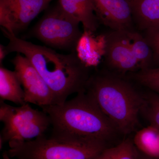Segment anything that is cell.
<instances>
[{
    "label": "cell",
    "instance_id": "1",
    "mask_svg": "<svg viewBox=\"0 0 159 159\" xmlns=\"http://www.w3.org/2000/svg\"><path fill=\"white\" fill-rule=\"evenodd\" d=\"M2 30L9 40L5 46L6 54L16 52L28 58L51 89L54 104H63L71 94L85 91L90 67L82 62L77 51L59 54L51 48L21 39L2 28Z\"/></svg>",
    "mask_w": 159,
    "mask_h": 159
},
{
    "label": "cell",
    "instance_id": "2",
    "mask_svg": "<svg viewBox=\"0 0 159 159\" xmlns=\"http://www.w3.org/2000/svg\"><path fill=\"white\" fill-rule=\"evenodd\" d=\"M125 77L110 71L96 72L90 76L85 91L119 133L128 135L139 126L144 98Z\"/></svg>",
    "mask_w": 159,
    "mask_h": 159
},
{
    "label": "cell",
    "instance_id": "3",
    "mask_svg": "<svg viewBox=\"0 0 159 159\" xmlns=\"http://www.w3.org/2000/svg\"><path fill=\"white\" fill-rule=\"evenodd\" d=\"M61 104L41 107L48 116L53 133L107 142L119 132L85 91Z\"/></svg>",
    "mask_w": 159,
    "mask_h": 159
},
{
    "label": "cell",
    "instance_id": "4",
    "mask_svg": "<svg viewBox=\"0 0 159 159\" xmlns=\"http://www.w3.org/2000/svg\"><path fill=\"white\" fill-rule=\"evenodd\" d=\"M107 142L53 133L34 140L9 142V157L16 159H94L107 148Z\"/></svg>",
    "mask_w": 159,
    "mask_h": 159
},
{
    "label": "cell",
    "instance_id": "5",
    "mask_svg": "<svg viewBox=\"0 0 159 159\" xmlns=\"http://www.w3.org/2000/svg\"><path fill=\"white\" fill-rule=\"evenodd\" d=\"M0 102V120L4 125L1 148L5 142H25L43 136L51 125L47 113L32 108L28 103L14 107Z\"/></svg>",
    "mask_w": 159,
    "mask_h": 159
},
{
    "label": "cell",
    "instance_id": "6",
    "mask_svg": "<svg viewBox=\"0 0 159 159\" xmlns=\"http://www.w3.org/2000/svg\"><path fill=\"white\" fill-rule=\"evenodd\" d=\"M46 10L32 30L34 37L54 48L76 52L83 33L80 23L64 11L58 3Z\"/></svg>",
    "mask_w": 159,
    "mask_h": 159
},
{
    "label": "cell",
    "instance_id": "7",
    "mask_svg": "<svg viewBox=\"0 0 159 159\" xmlns=\"http://www.w3.org/2000/svg\"><path fill=\"white\" fill-rule=\"evenodd\" d=\"M102 35V56L110 72L125 76L140 70L132 51L129 33L111 30Z\"/></svg>",
    "mask_w": 159,
    "mask_h": 159
},
{
    "label": "cell",
    "instance_id": "8",
    "mask_svg": "<svg viewBox=\"0 0 159 159\" xmlns=\"http://www.w3.org/2000/svg\"><path fill=\"white\" fill-rule=\"evenodd\" d=\"M53 0H0V25L16 35L27 29Z\"/></svg>",
    "mask_w": 159,
    "mask_h": 159
},
{
    "label": "cell",
    "instance_id": "9",
    "mask_svg": "<svg viewBox=\"0 0 159 159\" xmlns=\"http://www.w3.org/2000/svg\"><path fill=\"white\" fill-rule=\"evenodd\" d=\"M12 63L23 86L26 103L41 107L54 104V95L51 89L27 57L17 53Z\"/></svg>",
    "mask_w": 159,
    "mask_h": 159
},
{
    "label": "cell",
    "instance_id": "10",
    "mask_svg": "<svg viewBox=\"0 0 159 159\" xmlns=\"http://www.w3.org/2000/svg\"><path fill=\"white\" fill-rule=\"evenodd\" d=\"M99 23L113 31L136 30L127 0H90Z\"/></svg>",
    "mask_w": 159,
    "mask_h": 159
},
{
    "label": "cell",
    "instance_id": "11",
    "mask_svg": "<svg viewBox=\"0 0 159 159\" xmlns=\"http://www.w3.org/2000/svg\"><path fill=\"white\" fill-rule=\"evenodd\" d=\"M137 31L159 28V0H127Z\"/></svg>",
    "mask_w": 159,
    "mask_h": 159
},
{
    "label": "cell",
    "instance_id": "12",
    "mask_svg": "<svg viewBox=\"0 0 159 159\" xmlns=\"http://www.w3.org/2000/svg\"><path fill=\"white\" fill-rule=\"evenodd\" d=\"M64 11L82 24L85 32L94 33L99 22L90 0H58Z\"/></svg>",
    "mask_w": 159,
    "mask_h": 159
},
{
    "label": "cell",
    "instance_id": "13",
    "mask_svg": "<svg viewBox=\"0 0 159 159\" xmlns=\"http://www.w3.org/2000/svg\"><path fill=\"white\" fill-rule=\"evenodd\" d=\"M21 85L15 71L10 70L5 68L2 66H1V101L8 100L20 106L25 104V92L22 88Z\"/></svg>",
    "mask_w": 159,
    "mask_h": 159
},
{
    "label": "cell",
    "instance_id": "14",
    "mask_svg": "<svg viewBox=\"0 0 159 159\" xmlns=\"http://www.w3.org/2000/svg\"><path fill=\"white\" fill-rule=\"evenodd\" d=\"M93 34L84 31L76 49L78 57L89 67H90V59H91V66H96L99 62L101 56H103L102 35L95 38Z\"/></svg>",
    "mask_w": 159,
    "mask_h": 159
},
{
    "label": "cell",
    "instance_id": "15",
    "mask_svg": "<svg viewBox=\"0 0 159 159\" xmlns=\"http://www.w3.org/2000/svg\"><path fill=\"white\" fill-rule=\"evenodd\" d=\"M133 143L136 148L145 156L159 159V129L152 124L137 131Z\"/></svg>",
    "mask_w": 159,
    "mask_h": 159
},
{
    "label": "cell",
    "instance_id": "16",
    "mask_svg": "<svg viewBox=\"0 0 159 159\" xmlns=\"http://www.w3.org/2000/svg\"><path fill=\"white\" fill-rule=\"evenodd\" d=\"M134 57L140 70L153 67V53L147 40L141 32L137 31L129 33Z\"/></svg>",
    "mask_w": 159,
    "mask_h": 159
},
{
    "label": "cell",
    "instance_id": "17",
    "mask_svg": "<svg viewBox=\"0 0 159 159\" xmlns=\"http://www.w3.org/2000/svg\"><path fill=\"white\" fill-rule=\"evenodd\" d=\"M138 157L133 141L127 139L116 146L106 148L94 159H138Z\"/></svg>",
    "mask_w": 159,
    "mask_h": 159
},
{
    "label": "cell",
    "instance_id": "18",
    "mask_svg": "<svg viewBox=\"0 0 159 159\" xmlns=\"http://www.w3.org/2000/svg\"><path fill=\"white\" fill-rule=\"evenodd\" d=\"M127 75L132 80L159 95V67L141 70Z\"/></svg>",
    "mask_w": 159,
    "mask_h": 159
},
{
    "label": "cell",
    "instance_id": "19",
    "mask_svg": "<svg viewBox=\"0 0 159 159\" xmlns=\"http://www.w3.org/2000/svg\"><path fill=\"white\" fill-rule=\"evenodd\" d=\"M144 103L141 112L150 124L159 129V95L151 91L144 94Z\"/></svg>",
    "mask_w": 159,
    "mask_h": 159
},
{
    "label": "cell",
    "instance_id": "20",
    "mask_svg": "<svg viewBox=\"0 0 159 159\" xmlns=\"http://www.w3.org/2000/svg\"><path fill=\"white\" fill-rule=\"evenodd\" d=\"M147 40L153 53V64L159 65V28L142 33Z\"/></svg>",
    "mask_w": 159,
    "mask_h": 159
},
{
    "label": "cell",
    "instance_id": "21",
    "mask_svg": "<svg viewBox=\"0 0 159 159\" xmlns=\"http://www.w3.org/2000/svg\"><path fill=\"white\" fill-rule=\"evenodd\" d=\"M7 55L6 50H5V46L1 44V46H0V63H1V65L2 63V61L4 58L6 57Z\"/></svg>",
    "mask_w": 159,
    "mask_h": 159
},
{
    "label": "cell",
    "instance_id": "22",
    "mask_svg": "<svg viewBox=\"0 0 159 159\" xmlns=\"http://www.w3.org/2000/svg\"><path fill=\"white\" fill-rule=\"evenodd\" d=\"M3 159H11L10 157H9L7 153V152L5 151L3 153Z\"/></svg>",
    "mask_w": 159,
    "mask_h": 159
}]
</instances>
